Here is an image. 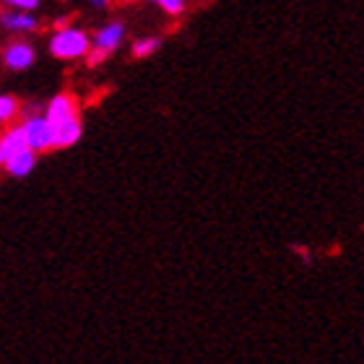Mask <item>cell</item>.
I'll return each instance as SVG.
<instances>
[{
    "label": "cell",
    "mask_w": 364,
    "mask_h": 364,
    "mask_svg": "<svg viewBox=\"0 0 364 364\" xmlns=\"http://www.w3.org/2000/svg\"><path fill=\"white\" fill-rule=\"evenodd\" d=\"M91 50V37L84 29H76V26H65L53 34L50 39V53L58 58V60H78V58H86Z\"/></svg>",
    "instance_id": "1"
},
{
    "label": "cell",
    "mask_w": 364,
    "mask_h": 364,
    "mask_svg": "<svg viewBox=\"0 0 364 364\" xmlns=\"http://www.w3.org/2000/svg\"><path fill=\"white\" fill-rule=\"evenodd\" d=\"M23 133H26V144L34 151L45 154L50 149H55V128L53 122L47 120L45 112H29L21 122Z\"/></svg>",
    "instance_id": "2"
},
{
    "label": "cell",
    "mask_w": 364,
    "mask_h": 364,
    "mask_svg": "<svg viewBox=\"0 0 364 364\" xmlns=\"http://www.w3.org/2000/svg\"><path fill=\"white\" fill-rule=\"evenodd\" d=\"M122 39H125V23H120V21L105 23V26L91 37V50H97V53H102L107 58V55L114 53V50L120 47Z\"/></svg>",
    "instance_id": "3"
},
{
    "label": "cell",
    "mask_w": 364,
    "mask_h": 364,
    "mask_svg": "<svg viewBox=\"0 0 364 364\" xmlns=\"http://www.w3.org/2000/svg\"><path fill=\"white\" fill-rule=\"evenodd\" d=\"M34 58H37L34 47H31L29 42H23V39H16V42L6 45V50H3V63H6L8 70L31 68V65H34Z\"/></svg>",
    "instance_id": "4"
},
{
    "label": "cell",
    "mask_w": 364,
    "mask_h": 364,
    "mask_svg": "<svg viewBox=\"0 0 364 364\" xmlns=\"http://www.w3.org/2000/svg\"><path fill=\"white\" fill-rule=\"evenodd\" d=\"M45 114L47 120L58 125L63 120H70V117H78V102L73 94H58L45 105Z\"/></svg>",
    "instance_id": "5"
},
{
    "label": "cell",
    "mask_w": 364,
    "mask_h": 364,
    "mask_svg": "<svg viewBox=\"0 0 364 364\" xmlns=\"http://www.w3.org/2000/svg\"><path fill=\"white\" fill-rule=\"evenodd\" d=\"M0 23H3V29L8 31H16V34H29V31H37L39 29V21L37 16H31L29 11H3L0 14Z\"/></svg>",
    "instance_id": "6"
},
{
    "label": "cell",
    "mask_w": 364,
    "mask_h": 364,
    "mask_svg": "<svg viewBox=\"0 0 364 364\" xmlns=\"http://www.w3.org/2000/svg\"><path fill=\"white\" fill-rule=\"evenodd\" d=\"M21 149H29L26 144V133H23L21 125H14L8 128L6 133H0V164H6L14 154H18Z\"/></svg>",
    "instance_id": "7"
},
{
    "label": "cell",
    "mask_w": 364,
    "mask_h": 364,
    "mask_svg": "<svg viewBox=\"0 0 364 364\" xmlns=\"http://www.w3.org/2000/svg\"><path fill=\"white\" fill-rule=\"evenodd\" d=\"M55 128V149H70L73 144H78V138L84 133V125L78 117H70V120H63Z\"/></svg>",
    "instance_id": "8"
},
{
    "label": "cell",
    "mask_w": 364,
    "mask_h": 364,
    "mask_svg": "<svg viewBox=\"0 0 364 364\" xmlns=\"http://www.w3.org/2000/svg\"><path fill=\"white\" fill-rule=\"evenodd\" d=\"M34 164H37V151H34V149H21V151L14 154L3 167H6V172L11 177H26L31 169H34Z\"/></svg>",
    "instance_id": "9"
},
{
    "label": "cell",
    "mask_w": 364,
    "mask_h": 364,
    "mask_svg": "<svg viewBox=\"0 0 364 364\" xmlns=\"http://www.w3.org/2000/svg\"><path fill=\"white\" fill-rule=\"evenodd\" d=\"M16 114H18V102L14 97H8V94H0V128L8 125Z\"/></svg>",
    "instance_id": "10"
},
{
    "label": "cell",
    "mask_w": 364,
    "mask_h": 364,
    "mask_svg": "<svg viewBox=\"0 0 364 364\" xmlns=\"http://www.w3.org/2000/svg\"><path fill=\"white\" fill-rule=\"evenodd\" d=\"M159 47H161V37L138 39L136 45H133V58H149V55H154Z\"/></svg>",
    "instance_id": "11"
},
{
    "label": "cell",
    "mask_w": 364,
    "mask_h": 364,
    "mask_svg": "<svg viewBox=\"0 0 364 364\" xmlns=\"http://www.w3.org/2000/svg\"><path fill=\"white\" fill-rule=\"evenodd\" d=\"M149 3H154V6H159L164 14L169 16H177L185 11V0H149Z\"/></svg>",
    "instance_id": "12"
},
{
    "label": "cell",
    "mask_w": 364,
    "mask_h": 364,
    "mask_svg": "<svg viewBox=\"0 0 364 364\" xmlns=\"http://www.w3.org/2000/svg\"><path fill=\"white\" fill-rule=\"evenodd\" d=\"M6 6H14L18 8V11H31V8L39 6V0H3Z\"/></svg>",
    "instance_id": "13"
},
{
    "label": "cell",
    "mask_w": 364,
    "mask_h": 364,
    "mask_svg": "<svg viewBox=\"0 0 364 364\" xmlns=\"http://www.w3.org/2000/svg\"><path fill=\"white\" fill-rule=\"evenodd\" d=\"M89 3L94 8H107V3H109V0H89Z\"/></svg>",
    "instance_id": "14"
}]
</instances>
